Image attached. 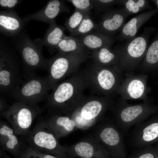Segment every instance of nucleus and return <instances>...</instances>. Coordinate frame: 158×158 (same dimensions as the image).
Segmentation results:
<instances>
[{
  "label": "nucleus",
  "mask_w": 158,
  "mask_h": 158,
  "mask_svg": "<svg viewBox=\"0 0 158 158\" xmlns=\"http://www.w3.org/2000/svg\"><path fill=\"white\" fill-rule=\"evenodd\" d=\"M56 123L58 126L63 127L68 131H72L74 128L75 123L74 121L66 116H59L57 118Z\"/></svg>",
  "instance_id": "c85d7f7f"
},
{
  "label": "nucleus",
  "mask_w": 158,
  "mask_h": 158,
  "mask_svg": "<svg viewBox=\"0 0 158 158\" xmlns=\"http://www.w3.org/2000/svg\"><path fill=\"white\" fill-rule=\"evenodd\" d=\"M102 141L110 148L109 153L113 158H127L121 135L111 127L104 128L100 134Z\"/></svg>",
  "instance_id": "ddd939ff"
},
{
  "label": "nucleus",
  "mask_w": 158,
  "mask_h": 158,
  "mask_svg": "<svg viewBox=\"0 0 158 158\" xmlns=\"http://www.w3.org/2000/svg\"><path fill=\"white\" fill-rule=\"evenodd\" d=\"M71 3L75 7V9L85 13H90V11L94 8L92 0H67Z\"/></svg>",
  "instance_id": "cd10ccee"
},
{
  "label": "nucleus",
  "mask_w": 158,
  "mask_h": 158,
  "mask_svg": "<svg viewBox=\"0 0 158 158\" xmlns=\"http://www.w3.org/2000/svg\"><path fill=\"white\" fill-rule=\"evenodd\" d=\"M10 42L20 54L26 78L36 75L35 72L38 70H48L46 59L42 54L43 46L31 39L25 29L16 37L11 38Z\"/></svg>",
  "instance_id": "f257e3e1"
},
{
  "label": "nucleus",
  "mask_w": 158,
  "mask_h": 158,
  "mask_svg": "<svg viewBox=\"0 0 158 158\" xmlns=\"http://www.w3.org/2000/svg\"><path fill=\"white\" fill-rule=\"evenodd\" d=\"M145 104L126 105L121 108L118 115L119 126L122 133L130 127L145 120Z\"/></svg>",
  "instance_id": "9b49d317"
},
{
  "label": "nucleus",
  "mask_w": 158,
  "mask_h": 158,
  "mask_svg": "<svg viewBox=\"0 0 158 158\" xmlns=\"http://www.w3.org/2000/svg\"><path fill=\"white\" fill-rule=\"evenodd\" d=\"M33 140L37 147L48 151L53 152L57 146V142L54 136L46 131L37 132L34 135Z\"/></svg>",
  "instance_id": "aec40b11"
},
{
  "label": "nucleus",
  "mask_w": 158,
  "mask_h": 158,
  "mask_svg": "<svg viewBox=\"0 0 158 158\" xmlns=\"http://www.w3.org/2000/svg\"><path fill=\"white\" fill-rule=\"evenodd\" d=\"M96 13L105 12L115 4L122 5L123 0H91Z\"/></svg>",
  "instance_id": "bb28decb"
},
{
  "label": "nucleus",
  "mask_w": 158,
  "mask_h": 158,
  "mask_svg": "<svg viewBox=\"0 0 158 158\" xmlns=\"http://www.w3.org/2000/svg\"><path fill=\"white\" fill-rule=\"evenodd\" d=\"M88 87L83 72L78 70L74 74L56 84L49 95L45 107L64 108L83 95Z\"/></svg>",
  "instance_id": "7ed1b4c3"
},
{
  "label": "nucleus",
  "mask_w": 158,
  "mask_h": 158,
  "mask_svg": "<svg viewBox=\"0 0 158 158\" xmlns=\"http://www.w3.org/2000/svg\"><path fill=\"white\" fill-rule=\"evenodd\" d=\"M91 54L94 59V63L100 67L114 68L118 62L117 52L110 47H103L93 50Z\"/></svg>",
  "instance_id": "f3484780"
},
{
  "label": "nucleus",
  "mask_w": 158,
  "mask_h": 158,
  "mask_svg": "<svg viewBox=\"0 0 158 158\" xmlns=\"http://www.w3.org/2000/svg\"><path fill=\"white\" fill-rule=\"evenodd\" d=\"M91 58V53L79 54L58 52L53 57L46 59L49 72L47 77L49 90L52 89L59 81L74 74L82 63Z\"/></svg>",
  "instance_id": "20e7f679"
},
{
  "label": "nucleus",
  "mask_w": 158,
  "mask_h": 158,
  "mask_svg": "<svg viewBox=\"0 0 158 158\" xmlns=\"http://www.w3.org/2000/svg\"><path fill=\"white\" fill-rule=\"evenodd\" d=\"M155 154L145 148L135 155L133 158H155Z\"/></svg>",
  "instance_id": "7c9ffc66"
},
{
  "label": "nucleus",
  "mask_w": 158,
  "mask_h": 158,
  "mask_svg": "<svg viewBox=\"0 0 158 158\" xmlns=\"http://www.w3.org/2000/svg\"><path fill=\"white\" fill-rule=\"evenodd\" d=\"M56 49L59 52L64 53L90 52L79 39L72 36L66 35L58 44Z\"/></svg>",
  "instance_id": "a211bd4d"
},
{
  "label": "nucleus",
  "mask_w": 158,
  "mask_h": 158,
  "mask_svg": "<svg viewBox=\"0 0 158 158\" xmlns=\"http://www.w3.org/2000/svg\"><path fill=\"white\" fill-rule=\"evenodd\" d=\"M49 25L43 37L35 40L43 46H46L49 52L52 53L66 36L64 33L65 28L63 26L57 25L55 20L52 21Z\"/></svg>",
  "instance_id": "4468645a"
},
{
  "label": "nucleus",
  "mask_w": 158,
  "mask_h": 158,
  "mask_svg": "<svg viewBox=\"0 0 158 158\" xmlns=\"http://www.w3.org/2000/svg\"><path fill=\"white\" fill-rule=\"evenodd\" d=\"M147 1L145 0H123L122 5L128 16L144 10L147 7Z\"/></svg>",
  "instance_id": "a878e982"
},
{
  "label": "nucleus",
  "mask_w": 158,
  "mask_h": 158,
  "mask_svg": "<svg viewBox=\"0 0 158 158\" xmlns=\"http://www.w3.org/2000/svg\"><path fill=\"white\" fill-rule=\"evenodd\" d=\"M124 88L128 97L134 99L140 98L145 93V81L140 76H134L129 80Z\"/></svg>",
  "instance_id": "6ab92c4d"
},
{
  "label": "nucleus",
  "mask_w": 158,
  "mask_h": 158,
  "mask_svg": "<svg viewBox=\"0 0 158 158\" xmlns=\"http://www.w3.org/2000/svg\"><path fill=\"white\" fill-rule=\"evenodd\" d=\"M29 153L39 158H59L56 156L51 155L40 153L39 152L36 151H30Z\"/></svg>",
  "instance_id": "2f4dec72"
},
{
  "label": "nucleus",
  "mask_w": 158,
  "mask_h": 158,
  "mask_svg": "<svg viewBox=\"0 0 158 158\" xmlns=\"http://www.w3.org/2000/svg\"><path fill=\"white\" fill-rule=\"evenodd\" d=\"M90 13H85L75 9L73 14L65 22V28L70 34L74 31L80 24L85 17Z\"/></svg>",
  "instance_id": "b1692460"
},
{
  "label": "nucleus",
  "mask_w": 158,
  "mask_h": 158,
  "mask_svg": "<svg viewBox=\"0 0 158 158\" xmlns=\"http://www.w3.org/2000/svg\"><path fill=\"white\" fill-rule=\"evenodd\" d=\"M4 154V158H11L9 157H8V156L6 155L5 154Z\"/></svg>",
  "instance_id": "473e14b6"
},
{
  "label": "nucleus",
  "mask_w": 158,
  "mask_h": 158,
  "mask_svg": "<svg viewBox=\"0 0 158 158\" xmlns=\"http://www.w3.org/2000/svg\"><path fill=\"white\" fill-rule=\"evenodd\" d=\"M21 1L18 0H0V6L1 7L8 10L13 9Z\"/></svg>",
  "instance_id": "c756f323"
},
{
  "label": "nucleus",
  "mask_w": 158,
  "mask_h": 158,
  "mask_svg": "<svg viewBox=\"0 0 158 158\" xmlns=\"http://www.w3.org/2000/svg\"><path fill=\"white\" fill-rule=\"evenodd\" d=\"M83 71L93 93L110 97L118 92L119 73L114 68L101 67L93 63Z\"/></svg>",
  "instance_id": "39448f33"
},
{
  "label": "nucleus",
  "mask_w": 158,
  "mask_h": 158,
  "mask_svg": "<svg viewBox=\"0 0 158 158\" xmlns=\"http://www.w3.org/2000/svg\"><path fill=\"white\" fill-rule=\"evenodd\" d=\"M25 22L14 9L0 11V31L6 37H16L25 29Z\"/></svg>",
  "instance_id": "f8f14e48"
},
{
  "label": "nucleus",
  "mask_w": 158,
  "mask_h": 158,
  "mask_svg": "<svg viewBox=\"0 0 158 158\" xmlns=\"http://www.w3.org/2000/svg\"><path fill=\"white\" fill-rule=\"evenodd\" d=\"M40 111L37 107L16 102L2 114L11 121L15 129L25 130L29 128L34 117Z\"/></svg>",
  "instance_id": "6e6552de"
},
{
  "label": "nucleus",
  "mask_w": 158,
  "mask_h": 158,
  "mask_svg": "<svg viewBox=\"0 0 158 158\" xmlns=\"http://www.w3.org/2000/svg\"><path fill=\"white\" fill-rule=\"evenodd\" d=\"M25 79L16 87L10 95L16 102L37 107V103L47 99L49 95L47 77L35 75Z\"/></svg>",
  "instance_id": "0eeeda50"
},
{
  "label": "nucleus",
  "mask_w": 158,
  "mask_h": 158,
  "mask_svg": "<svg viewBox=\"0 0 158 158\" xmlns=\"http://www.w3.org/2000/svg\"><path fill=\"white\" fill-rule=\"evenodd\" d=\"M70 12L65 1L61 0L49 1L46 5L38 11L30 14L22 19L25 23L32 20L42 21L50 24L51 22L60 13Z\"/></svg>",
  "instance_id": "9d476101"
},
{
  "label": "nucleus",
  "mask_w": 158,
  "mask_h": 158,
  "mask_svg": "<svg viewBox=\"0 0 158 158\" xmlns=\"http://www.w3.org/2000/svg\"><path fill=\"white\" fill-rule=\"evenodd\" d=\"M157 4L158 5V0L157 1Z\"/></svg>",
  "instance_id": "72a5a7b5"
},
{
  "label": "nucleus",
  "mask_w": 158,
  "mask_h": 158,
  "mask_svg": "<svg viewBox=\"0 0 158 158\" xmlns=\"http://www.w3.org/2000/svg\"><path fill=\"white\" fill-rule=\"evenodd\" d=\"M128 15L124 8L109 9L102 15L95 29L96 32L111 37L120 31Z\"/></svg>",
  "instance_id": "1a4fd4ad"
},
{
  "label": "nucleus",
  "mask_w": 158,
  "mask_h": 158,
  "mask_svg": "<svg viewBox=\"0 0 158 158\" xmlns=\"http://www.w3.org/2000/svg\"><path fill=\"white\" fill-rule=\"evenodd\" d=\"M158 62V40L154 42L148 48L139 67L145 69L148 65Z\"/></svg>",
  "instance_id": "5701e85b"
},
{
  "label": "nucleus",
  "mask_w": 158,
  "mask_h": 158,
  "mask_svg": "<svg viewBox=\"0 0 158 158\" xmlns=\"http://www.w3.org/2000/svg\"><path fill=\"white\" fill-rule=\"evenodd\" d=\"M147 32V29L145 28L140 35L114 48L118 57V63L115 66L118 72L121 70H133L140 65L148 49Z\"/></svg>",
  "instance_id": "423d86ee"
},
{
  "label": "nucleus",
  "mask_w": 158,
  "mask_h": 158,
  "mask_svg": "<svg viewBox=\"0 0 158 158\" xmlns=\"http://www.w3.org/2000/svg\"><path fill=\"white\" fill-rule=\"evenodd\" d=\"M73 153L82 158H110L109 153L97 151L91 144L85 142L77 144L74 147Z\"/></svg>",
  "instance_id": "412c9836"
},
{
  "label": "nucleus",
  "mask_w": 158,
  "mask_h": 158,
  "mask_svg": "<svg viewBox=\"0 0 158 158\" xmlns=\"http://www.w3.org/2000/svg\"><path fill=\"white\" fill-rule=\"evenodd\" d=\"M87 15L78 28L71 34V36H78L86 34L96 28L97 24L90 16Z\"/></svg>",
  "instance_id": "393cba45"
},
{
  "label": "nucleus",
  "mask_w": 158,
  "mask_h": 158,
  "mask_svg": "<svg viewBox=\"0 0 158 158\" xmlns=\"http://www.w3.org/2000/svg\"><path fill=\"white\" fill-rule=\"evenodd\" d=\"M89 51L103 47H110L114 42L112 37L97 32H91L78 38Z\"/></svg>",
  "instance_id": "dca6fc26"
},
{
  "label": "nucleus",
  "mask_w": 158,
  "mask_h": 158,
  "mask_svg": "<svg viewBox=\"0 0 158 158\" xmlns=\"http://www.w3.org/2000/svg\"><path fill=\"white\" fill-rule=\"evenodd\" d=\"M13 132L12 129L6 125H3L0 129L1 135L6 136L8 138L5 149L15 156H20V153L16 147L18 141Z\"/></svg>",
  "instance_id": "4be33fe9"
},
{
  "label": "nucleus",
  "mask_w": 158,
  "mask_h": 158,
  "mask_svg": "<svg viewBox=\"0 0 158 158\" xmlns=\"http://www.w3.org/2000/svg\"><path fill=\"white\" fill-rule=\"evenodd\" d=\"M16 50L4 38L0 39V93L1 97L10 95L23 81L20 73V62Z\"/></svg>",
  "instance_id": "f03ea898"
},
{
  "label": "nucleus",
  "mask_w": 158,
  "mask_h": 158,
  "mask_svg": "<svg viewBox=\"0 0 158 158\" xmlns=\"http://www.w3.org/2000/svg\"><path fill=\"white\" fill-rule=\"evenodd\" d=\"M150 16V12H144L132 18L125 24L116 38L126 41L135 38L139 29L148 20Z\"/></svg>",
  "instance_id": "2eb2a0df"
}]
</instances>
